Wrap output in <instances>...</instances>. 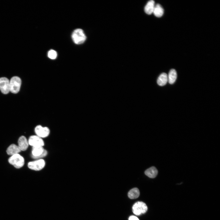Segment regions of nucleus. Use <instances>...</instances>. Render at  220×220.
<instances>
[{"mask_svg":"<svg viewBox=\"0 0 220 220\" xmlns=\"http://www.w3.org/2000/svg\"><path fill=\"white\" fill-rule=\"evenodd\" d=\"M129 220H139V219L137 217L132 215L129 217Z\"/></svg>","mask_w":220,"mask_h":220,"instance_id":"19","label":"nucleus"},{"mask_svg":"<svg viewBox=\"0 0 220 220\" xmlns=\"http://www.w3.org/2000/svg\"><path fill=\"white\" fill-rule=\"evenodd\" d=\"M153 13L156 17H161L163 14L164 9L160 4H156L155 5Z\"/></svg>","mask_w":220,"mask_h":220,"instance_id":"14","label":"nucleus"},{"mask_svg":"<svg viewBox=\"0 0 220 220\" xmlns=\"http://www.w3.org/2000/svg\"><path fill=\"white\" fill-rule=\"evenodd\" d=\"M18 146L21 151L27 150L28 146V143L26 137L23 136H20L18 140Z\"/></svg>","mask_w":220,"mask_h":220,"instance_id":"10","label":"nucleus"},{"mask_svg":"<svg viewBox=\"0 0 220 220\" xmlns=\"http://www.w3.org/2000/svg\"><path fill=\"white\" fill-rule=\"evenodd\" d=\"M168 82V76L165 73H161L158 77L157 80L158 84L160 86L165 85Z\"/></svg>","mask_w":220,"mask_h":220,"instance_id":"15","label":"nucleus"},{"mask_svg":"<svg viewBox=\"0 0 220 220\" xmlns=\"http://www.w3.org/2000/svg\"><path fill=\"white\" fill-rule=\"evenodd\" d=\"M168 76V81L171 84H173L175 82L177 78V73L176 71L174 69H171Z\"/></svg>","mask_w":220,"mask_h":220,"instance_id":"16","label":"nucleus"},{"mask_svg":"<svg viewBox=\"0 0 220 220\" xmlns=\"http://www.w3.org/2000/svg\"><path fill=\"white\" fill-rule=\"evenodd\" d=\"M47 154V151L44 149L42 146L32 147L31 157L33 159H40L46 156Z\"/></svg>","mask_w":220,"mask_h":220,"instance_id":"4","label":"nucleus"},{"mask_svg":"<svg viewBox=\"0 0 220 220\" xmlns=\"http://www.w3.org/2000/svg\"><path fill=\"white\" fill-rule=\"evenodd\" d=\"M140 195L138 189L136 188L131 189L128 193V197L131 199H134L138 198Z\"/></svg>","mask_w":220,"mask_h":220,"instance_id":"17","label":"nucleus"},{"mask_svg":"<svg viewBox=\"0 0 220 220\" xmlns=\"http://www.w3.org/2000/svg\"><path fill=\"white\" fill-rule=\"evenodd\" d=\"M72 38L75 44H80L85 42L86 39V36L82 29L78 28L72 32Z\"/></svg>","mask_w":220,"mask_h":220,"instance_id":"1","label":"nucleus"},{"mask_svg":"<svg viewBox=\"0 0 220 220\" xmlns=\"http://www.w3.org/2000/svg\"><path fill=\"white\" fill-rule=\"evenodd\" d=\"M157 169L154 167H152L147 169L145 172V174L151 178H155L158 174Z\"/></svg>","mask_w":220,"mask_h":220,"instance_id":"13","label":"nucleus"},{"mask_svg":"<svg viewBox=\"0 0 220 220\" xmlns=\"http://www.w3.org/2000/svg\"><path fill=\"white\" fill-rule=\"evenodd\" d=\"M35 131L37 135L41 138L47 137L50 133V130L48 127H43L41 125L37 126Z\"/></svg>","mask_w":220,"mask_h":220,"instance_id":"8","label":"nucleus"},{"mask_svg":"<svg viewBox=\"0 0 220 220\" xmlns=\"http://www.w3.org/2000/svg\"><path fill=\"white\" fill-rule=\"evenodd\" d=\"M28 144L33 146H43L44 143L42 138L37 135L31 136L28 140Z\"/></svg>","mask_w":220,"mask_h":220,"instance_id":"9","label":"nucleus"},{"mask_svg":"<svg viewBox=\"0 0 220 220\" xmlns=\"http://www.w3.org/2000/svg\"><path fill=\"white\" fill-rule=\"evenodd\" d=\"M155 5V2L153 0H151L148 1L145 7V12L148 15L153 13Z\"/></svg>","mask_w":220,"mask_h":220,"instance_id":"12","label":"nucleus"},{"mask_svg":"<svg viewBox=\"0 0 220 220\" xmlns=\"http://www.w3.org/2000/svg\"><path fill=\"white\" fill-rule=\"evenodd\" d=\"M57 56V52L54 50H49L48 53V56L51 59H56Z\"/></svg>","mask_w":220,"mask_h":220,"instance_id":"18","label":"nucleus"},{"mask_svg":"<svg viewBox=\"0 0 220 220\" xmlns=\"http://www.w3.org/2000/svg\"><path fill=\"white\" fill-rule=\"evenodd\" d=\"M147 210L148 207L146 204L141 201L136 202L132 207L133 213L138 215L145 213Z\"/></svg>","mask_w":220,"mask_h":220,"instance_id":"5","label":"nucleus"},{"mask_svg":"<svg viewBox=\"0 0 220 220\" xmlns=\"http://www.w3.org/2000/svg\"><path fill=\"white\" fill-rule=\"evenodd\" d=\"M9 83V91L13 94L18 93L21 83L20 79L18 76H13L11 78Z\"/></svg>","mask_w":220,"mask_h":220,"instance_id":"3","label":"nucleus"},{"mask_svg":"<svg viewBox=\"0 0 220 220\" xmlns=\"http://www.w3.org/2000/svg\"><path fill=\"white\" fill-rule=\"evenodd\" d=\"M21 151L18 146L14 144H12L7 148L6 152L8 155L12 156L18 154Z\"/></svg>","mask_w":220,"mask_h":220,"instance_id":"11","label":"nucleus"},{"mask_svg":"<svg viewBox=\"0 0 220 220\" xmlns=\"http://www.w3.org/2000/svg\"><path fill=\"white\" fill-rule=\"evenodd\" d=\"M45 165V161L43 159H40L29 162L28 167L31 170L38 171L43 169Z\"/></svg>","mask_w":220,"mask_h":220,"instance_id":"6","label":"nucleus"},{"mask_svg":"<svg viewBox=\"0 0 220 220\" xmlns=\"http://www.w3.org/2000/svg\"><path fill=\"white\" fill-rule=\"evenodd\" d=\"M10 164L13 165L16 168H20L22 167L24 163V158L18 154L12 156L8 159Z\"/></svg>","mask_w":220,"mask_h":220,"instance_id":"2","label":"nucleus"},{"mask_svg":"<svg viewBox=\"0 0 220 220\" xmlns=\"http://www.w3.org/2000/svg\"><path fill=\"white\" fill-rule=\"evenodd\" d=\"M9 81L6 78H0V90L4 94H7L9 92Z\"/></svg>","mask_w":220,"mask_h":220,"instance_id":"7","label":"nucleus"}]
</instances>
